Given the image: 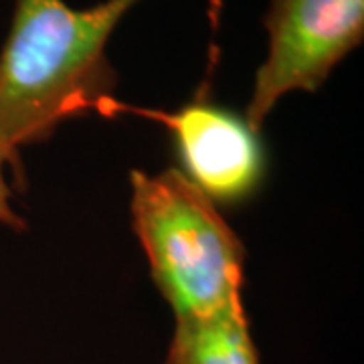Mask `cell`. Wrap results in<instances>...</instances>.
<instances>
[{
  "mask_svg": "<svg viewBox=\"0 0 364 364\" xmlns=\"http://www.w3.org/2000/svg\"><path fill=\"white\" fill-rule=\"evenodd\" d=\"M21 170L18 152L11 150L4 142H0V225H6L13 231H25L26 223L13 207V188L6 178V170Z\"/></svg>",
  "mask_w": 364,
  "mask_h": 364,
  "instance_id": "obj_6",
  "label": "cell"
},
{
  "mask_svg": "<svg viewBox=\"0 0 364 364\" xmlns=\"http://www.w3.org/2000/svg\"><path fill=\"white\" fill-rule=\"evenodd\" d=\"M140 2L73 9L67 0H14L0 51V142L18 152L45 142L67 119L116 116L117 75L107 43Z\"/></svg>",
  "mask_w": 364,
  "mask_h": 364,
  "instance_id": "obj_1",
  "label": "cell"
},
{
  "mask_svg": "<svg viewBox=\"0 0 364 364\" xmlns=\"http://www.w3.org/2000/svg\"><path fill=\"white\" fill-rule=\"evenodd\" d=\"M132 227L174 320L245 310V249L217 205L181 170H132Z\"/></svg>",
  "mask_w": 364,
  "mask_h": 364,
  "instance_id": "obj_2",
  "label": "cell"
},
{
  "mask_svg": "<svg viewBox=\"0 0 364 364\" xmlns=\"http://www.w3.org/2000/svg\"><path fill=\"white\" fill-rule=\"evenodd\" d=\"M138 114L166 126L174 138L182 174L215 205L241 203L257 193L265 176L259 132L247 119L210 100H193L174 112L142 109L117 102V114Z\"/></svg>",
  "mask_w": 364,
  "mask_h": 364,
  "instance_id": "obj_4",
  "label": "cell"
},
{
  "mask_svg": "<svg viewBox=\"0 0 364 364\" xmlns=\"http://www.w3.org/2000/svg\"><path fill=\"white\" fill-rule=\"evenodd\" d=\"M267 55L255 71L245 119L261 132L291 91H316L364 39V0H272Z\"/></svg>",
  "mask_w": 364,
  "mask_h": 364,
  "instance_id": "obj_3",
  "label": "cell"
},
{
  "mask_svg": "<svg viewBox=\"0 0 364 364\" xmlns=\"http://www.w3.org/2000/svg\"><path fill=\"white\" fill-rule=\"evenodd\" d=\"M164 364H259L245 310L174 320Z\"/></svg>",
  "mask_w": 364,
  "mask_h": 364,
  "instance_id": "obj_5",
  "label": "cell"
}]
</instances>
